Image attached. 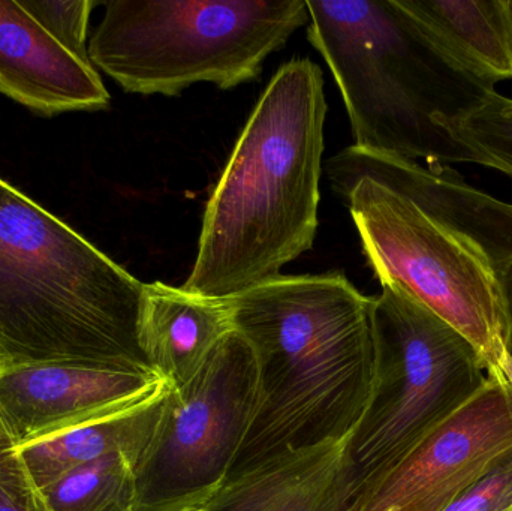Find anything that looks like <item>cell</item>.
<instances>
[{
	"mask_svg": "<svg viewBox=\"0 0 512 511\" xmlns=\"http://www.w3.org/2000/svg\"><path fill=\"white\" fill-rule=\"evenodd\" d=\"M435 122L454 140L481 156L484 167L512 177V99L495 90L466 116Z\"/></svg>",
	"mask_w": 512,
	"mask_h": 511,
	"instance_id": "obj_18",
	"label": "cell"
},
{
	"mask_svg": "<svg viewBox=\"0 0 512 511\" xmlns=\"http://www.w3.org/2000/svg\"><path fill=\"white\" fill-rule=\"evenodd\" d=\"M0 93L42 116L110 105L92 63L65 50L17 0H0Z\"/></svg>",
	"mask_w": 512,
	"mask_h": 511,
	"instance_id": "obj_12",
	"label": "cell"
},
{
	"mask_svg": "<svg viewBox=\"0 0 512 511\" xmlns=\"http://www.w3.org/2000/svg\"><path fill=\"white\" fill-rule=\"evenodd\" d=\"M0 369H2V360H0Z\"/></svg>",
	"mask_w": 512,
	"mask_h": 511,
	"instance_id": "obj_25",
	"label": "cell"
},
{
	"mask_svg": "<svg viewBox=\"0 0 512 511\" xmlns=\"http://www.w3.org/2000/svg\"><path fill=\"white\" fill-rule=\"evenodd\" d=\"M495 371H499L504 375L505 380L510 384L512 390V357L508 351H505L504 356L499 360L498 369H495Z\"/></svg>",
	"mask_w": 512,
	"mask_h": 511,
	"instance_id": "obj_23",
	"label": "cell"
},
{
	"mask_svg": "<svg viewBox=\"0 0 512 511\" xmlns=\"http://www.w3.org/2000/svg\"><path fill=\"white\" fill-rule=\"evenodd\" d=\"M325 167L369 177L409 198L436 221L462 234L487 255L496 272L512 261V204L466 183L445 165L369 152L355 146L331 156Z\"/></svg>",
	"mask_w": 512,
	"mask_h": 511,
	"instance_id": "obj_11",
	"label": "cell"
},
{
	"mask_svg": "<svg viewBox=\"0 0 512 511\" xmlns=\"http://www.w3.org/2000/svg\"><path fill=\"white\" fill-rule=\"evenodd\" d=\"M230 303L234 329L254 351L258 393L228 479L285 453L345 441L372 395L373 297L331 272L279 275Z\"/></svg>",
	"mask_w": 512,
	"mask_h": 511,
	"instance_id": "obj_1",
	"label": "cell"
},
{
	"mask_svg": "<svg viewBox=\"0 0 512 511\" xmlns=\"http://www.w3.org/2000/svg\"><path fill=\"white\" fill-rule=\"evenodd\" d=\"M38 492L45 511H135L134 464L113 453Z\"/></svg>",
	"mask_w": 512,
	"mask_h": 511,
	"instance_id": "obj_17",
	"label": "cell"
},
{
	"mask_svg": "<svg viewBox=\"0 0 512 511\" xmlns=\"http://www.w3.org/2000/svg\"><path fill=\"white\" fill-rule=\"evenodd\" d=\"M144 302V282L0 177L2 366L152 371L141 348Z\"/></svg>",
	"mask_w": 512,
	"mask_h": 511,
	"instance_id": "obj_3",
	"label": "cell"
},
{
	"mask_svg": "<svg viewBox=\"0 0 512 511\" xmlns=\"http://www.w3.org/2000/svg\"><path fill=\"white\" fill-rule=\"evenodd\" d=\"M343 441L289 452L231 477L207 511H349L342 492Z\"/></svg>",
	"mask_w": 512,
	"mask_h": 511,
	"instance_id": "obj_14",
	"label": "cell"
},
{
	"mask_svg": "<svg viewBox=\"0 0 512 511\" xmlns=\"http://www.w3.org/2000/svg\"><path fill=\"white\" fill-rule=\"evenodd\" d=\"M230 299L198 296L164 282L146 284L141 348L171 387L188 383L234 332Z\"/></svg>",
	"mask_w": 512,
	"mask_h": 511,
	"instance_id": "obj_13",
	"label": "cell"
},
{
	"mask_svg": "<svg viewBox=\"0 0 512 511\" xmlns=\"http://www.w3.org/2000/svg\"><path fill=\"white\" fill-rule=\"evenodd\" d=\"M198 511H207V510H198Z\"/></svg>",
	"mask_w": 512,
	"mask_h": 511,
	"instance_id": "obj_26",
	"label": "cell"
},
{
	"mask_svg": "<svg viewBox=\"0 0 512 511\" xmlns=\"http://www.w3.org/2000/svg\"><path fill=\"white\" fill-rule=\"evenodd\" d=\"M512 453V390L499 371L351 511H444Z\"/></svg>",
	"mask_w": 512,
	"mask_h": 511,
	"instance_id": "obj_9",
	"label": "cell"
},
{
	"mask_svg": "<svg viewBox=\"0 0 512 511\" xmlns=\"http://www.w3.org/2000/svg\"><path fill=\"white\" fill-rule=\"evenodd\" d=\"M444 511H512V453Z\"/></svg>",
	"mask_w": 512,
	"mask_h": 511,
	"instance_id": "obj_21",
	"label": "cell"
},
{
	"mask_svg": "<svg viewBox=\"0 0 512 511\" xmlns=\"http://www.w3.org/2000/svg\"><path fill=\"white\" fill-rule=\"evenodd\" d=\"M89 39L93 68L125 92L233 89L309 24L306 0H110Z\"/></svg>",
	"mask_w": 512,
	"mask_h": 511,
	"instance_id": "obj_5",
	"label": "cell"
},
{
	"mask_svg": "<svg viewBox=\"0 0 512 511\" xmlns=\"http://www.w3.org/2000/svg\"><path fill=\"white\" fill-rule=\"evenodd\" d=\"M21 8L69 53L90 63L87 29L92 0H18Z\"/></svg>",
	"mask_w": 512,
	"mask_h": 511,
	"instance_id": "obj_19",
	"label": "cell"
},
{
	"mask_svg": "<svg viewBox=\"0 0 512 511\" xmlns=\"http://www.w3.org/2000/svg\"><path fill=\"white\" fill-rule=\"evenodd\" d=\"M373 297L372 395L343 441L340 479L349 511L489 378L471 344L423 303L387 282Z\"/></svg>",
	"mask_w": 512,
	"mask_h": 511,
	"instance_id": "obj_6",
	"label": "cell"
},
{
	"mask_svg": "<svg viewBox=\"0 0 512 511\" xmlns=\"http://www.w3.org/2000/svg\"><path fill=\"white\" fill-rule=\"evenodd\" d=\"M307 36L342 93L358 149L430 165H484L435 119H459L493 87L460 68L394 0H306Z\"/></svg>",
	"mask_w": 512,
	"mask_h": 511,
	"instance_id": "obj_4",
	"label": "cell"
},
{
	"mask_svg": "<svg viewBox=\"0 0 512 511\" xmlns=\"http://www.w3.org/2000/svg\"><path fill=\"white\" fill-rule=\"evenodd\" d=\"M170 387L131 410L20 447L18 455L33 486L41 491L75 468L113 453L128 456L135 467L155 434Z\"/></svg>",
	"mask_w": 512,
	"mask_h": 511,
	"instance_id": "obj_16",
	"label": "cell"
},
{
	"mask_svg": "<svg viewBox=\"0 0 512 511\" xmlns=\"http://www.w3.org/2000/svg\"><path fill=\"white\" fill-rule=\"evenodd\" d=\"M327 111L315 62L297 57L277 69L207 201L183 290L231 299L313 248Z\"/></svg>",
	"mask_w": 512,
	"mask_h": 511,
	"instance_id": "obj_2",
	"label": "cell"
},
{
	"mask_svg": "<svg viewBox=\"0 0 512 511\" xmlns=\"http://www.w3.org/2000/svg\"><path fill=\"white\" fill-rule=\"evenodd\" d=\"M502 5H504L505 17H507L508 26H510L512 36V0H502Z\"/></svg>",
	"mask_w": 512,
	"mask_h": 511,
	"instance_id": "obj_24",
	"label": "cell"
},
{
	"mask_svg": "<svg viewBox=\"0 0 512 511\" xmlns=\"http://www.w3.org/2000/svg\"><path fill=\"white\" fill-rule=\"evenodd\" d=\"M421 33L481 83L512 78V36L502 0H394Z\"/></svg>",
	"mask_w": 512,
	"mask_h": 511,
	"instance_id": "obj_15",
	"label": "cell"
},
{
	"mask_svg": "<svg viewBox=\"0 0 512 511\" xmlns=\"http://www.w3.org/2000/svg\"><path fill=\"white\" fill-rule=\"evenodd\" d=\"M325 171L381 285H400L460 333L487 372L498 369L507 351L508 317L498 272L487 255L387 186L336 168Z\"/></svg>",
	"mask_w": 512,
	"mask_h": 511,
	"instance_id": "obj_7",
	"label": "cell"
},
{
	"mask_svg": "<svg viewBox=\"0 0 512 511\" xmlns=\"http://www.w3.org/2000/svg\"><path fill=\"white\" fill-rule=\"evenodd\" d=\"M498 278L499 284H501L502 297H504L505 311H507L508 317L507 351L512 357V261L499 270Z\"/></svg>",
	"mask_w": 512,
	"mask_h": 511,
	"instance_id": "obj_22",
	"label": "cell"
},
{
	"mask_svg": "<svg viewBox=\"0 0 512 511\" xmlns=\"http://www.w3.org/2000/svg\"><path fill=\"white\" fill-rule=\"evenodd\" d=\"M256 393L254 351L234 330L195 377L170 387L155 434L134 467L135 511L206 509L230 476Z\"/></svg>",
	"mask_w": 512,
	"mask_h": 511,
	"instance_id": "obj_8",
	"label": "cell"
},
{
	"mask_svg": "<svg viewBox=\"0 0 512 511\" xmlns=\"http://www.w3.org/2000/svg\"><path fill=\"white\" fill-rule=\"evenodd\" d=\"M0 511H45L17 446L0 420Z\"/></svg>",
	"mask_w": 512,
	"mask_h": 511,
	"instance_id": "obj_20",
	"label": "cell"
},
{
	"mask_svg": "<svg viewBox=\"0 0 512 511\" xmlns=\"http://www.w3.org/2000/svg\"><path fill=\"white\" fill-rule=\"evenodd\" d=\"M170 386L156 372L93 363L2 366L0 420L17 449L138 407Z\"/></svg>",
	"mask_w": 512,
	"mask_h": 511,
	"instance_id": "obj_10",
	"label": "cell"
}]
</instances>
